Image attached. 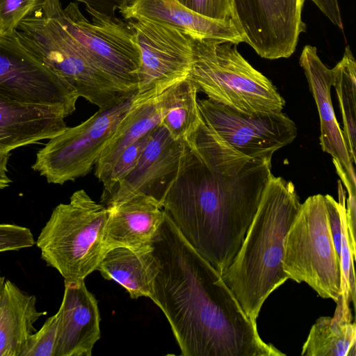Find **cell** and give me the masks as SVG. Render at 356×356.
Returning <instances> with one entry per match:
<instances>
[{
	"label": "cell",
	"mask_w": 356,
	"mask_h": 356,
	"mask_svg": "<svg viewBox=\"0 0 356 356\" xmlns=\"http://www.w3.org/2000/svg\"><path fill=\"white\" fill-rule=\"evenodd\" d=\"M185 141L191 154L162 208L222 275L238 252L273 175L272 156L241 154L202 118Z\"/></svg>",
	"instance_id": "1"
},
{
	"label": "cell",
	"mask_w": 356,
	"mask_h": 356,
	"mask_svg": "<svg viewBox=\"0 0 356 356\" xmlns=\"http://www.w3.org/2000/svg\"><path fill=\"white\" fill-rule=\"evenodd\" d=\"M152 252L149 298L168 319L181 355H286L261 339L256 320L245 314L221 274L165 212Z\"/></svg>",
	"instance_id": "2"
},
{
	"label": "cell",
	"mask_w": 356,
	"mask_h": 356,
	"mask_svg": "<svg viewBox=\"0 0 356 356\" xmlns=\"http://www.w3.org/2000/svg\"><path fill=\"white\" fill-rule=\"evenodd\" d=\"M300 205L293 184L272 175L238 252L221 275L253 320L268 297L289 279L283 269L284 238Z\"/></svg>",
	"instance_id": "3"
},
{
	"label": "cell",
	"mask_w": 356,
	"mask_h": 356,
	"mask_svg": "<svg viewBox=\"0 0 356 356\" xmlns=\"http://www.w3.org/2000/svg\"><path fill=\"white\" fill-rule=\"evenodd\" d=\"M14 34L29 54L99 110L111 109L136 95L119 87L89 60L54 14L48 0L22 20Z\"/></svg>",
	"instance_id": "4"
},
{
	"label": "cell",
	"mask_w": 356,
	"mask_h": 356,
	"mask_svg": "<svg viewBox=\"0 0 356 356\" xmlns=\"http://www.w3.org/2000/svg\"><path fill=\"white\" fill-rule=\"evenodd\" d=\"M108 210L83 190L73 193L68 203L57 205L35 244L41 257L64 280H84L96 270L105 252Z\"/></svg>",
	"instance_id": "5"
},
{
	"label": "cell",
	"mask_w": 356,
	"mask_h": 356,
	"mask_svg": "<svg viewBox=\"0 0 356 356\" xmlns=\"http://www.w3.org/2000/svg\"><path fill=\"white\" fill-rule=\"evenodd\" d=\"M191 38L193 63L188 78L208 99L246 113L282 111L284 98L273 83L241 56L236 44Z\"/></svg>",
	"instance_id": "6"
},
{
	"label": "cell",
	"mask_w": 356,
	"mask_h": 356,
	"mask_svg": "<svg viewBox=\"0 0 356 356\" xmlns=\"http://www.w3.org/2000/svg\"><path fill=\"white\" fill-rule=\"evenodd\" d=\"M283 269L289 279L305 282L323 298L341 296L340 257L335 249L325 197L301 203L284 238Z\"/></svg>",
	"instance_id": "7"
},
{
	"label": "cell",
	"mask_w": 356,
	"mask_h": 356,
	"mask_svg": "<svg viewBox=\"0 0 356 356\" xmlns=\"http://www.w3.org/2000/svg\"><path fill=\"white\" fill-rule=\"evenodd\" d=\"M48 1L89 60L119 87L136 94L140 51L127 22L86 8L92 17L90 22L76 3L63 8L60 0Z\"/></svg>",
	"instance_id": "8"
},
{
	"label": "cell",
	"mask_w": 356,
	"mask_h": 356,
	"mask_svg": "<svg viewBox=\"0 0 356 356\" xmlns=\"http://www.w3.org/2000/svg\"><path fill=\"white\" fill-rule=\"evenodd\" d=\"M134 96L111 109L98 110L80 124L67 127L49 139L38 152L33 170L48 183L61 185L88 174L128 112Z\"/></svg>",
	"instance_id": "9"
},
{
	"label": "cell",
	"mask_w": 356,
	"mask_h": 356,
	"mask_svg": "<svg viewBox=\"0 0 356 356\" xmlns=\"http://www.w3.org/2000/svg\"><path fill=\"white\" fill-rule=\"evenodd\" d=\"M127 20L140 58L136 96L147 99L159 95L188 76L193 63L189 35L152 20Z\"/></svg>",
	"instance_id": "10"
},
{
	"label": "cell",
	"mask_w": 356,
	"mask_h": 356,
	"mask_svg": "<svg viewBox=\"0 0 356 356\" xmlns=\"http://www.w3.org/2000/svg\"><path fill=\"white\" fill-rule=\"evenodd\" d=\"M204 122L241 154L251 157L273 156L297 136L295 123L284 113H246L209 99H197Z\"/></svg>",
	"instance_id": "11"
},
{
	"label": "cell",
	"mask_w": 356,
	"mask_h": 356,
	"mask_svg": "<svg viewBox=\"0 0 356 356\" xmlns=\"http://www.w3.org/2000/svg\"><path fill=\"white\" fill-rule=\"evenodd\" d=\"M0 93L17 102L76 109L75 89L29 54L15 34L0 38Z\"/></svg>",
	"instance_id": "12"
},
{
	"label": "cell",
	"mask_w": 356,
	"mask_h": 356,
	"mask_svg": "<svg viewBox=\"0 0 356 356\" xmlns=\"http://www.w3.org/2000/svg\"><path fill=\"white\" fill-rule=\"evenodd\" d=\"M306 0H233L244 42L261 58L290 57L306 31L302 13Z\"/></svg>",
	"instance_id": "13"
},
{
	"label": "cell",
	"mask_w": 356,
	"mask_h": 356,
	"mask_svg": "<svg viewBox=\"0 0 356 356\" xmlns=\"http://www.w3.org/2000/svg\"><path fill=\"white\" fill-rule=\"evenodd\" d=\"M191 154L186 141L174 138L161 123L151 133L135 168L102 197L106 208L136 194L149 195L162 206Z\"/></svg>",
	"instance_id": "14"
},
{
	"label": "cell",
	"mask_w": 356,
	"mask_h": 356,
	"mask_svg": "<svg viewBox=\"0 0 356 356\" xmlns=\"http://www.w3.org/2000/svg\"><path fill=\"white\" fill-rule=\"evenodd\" d=\"M59 108L13 100L0 93V190L11 183L8 160L13 150L51 139L66 128Z\"/></svg>",
	"instance_id": "15"
},
{
	"label": "cell",
	"mask_w": 356,
	"mask_h": 356,
	"mask_svg": "<svg viewBox=\"0 0 356 356\" xmlns=\"http://www.w3.org/2000/svg\"><path fill=\"white\" fill-rule=\"evenodd\" d=\"M64 283V295L57 312L55 356H91L101 336L97 301L84 280Z\"/></svg>",
	"instance_id": "16"
},
{
	"label": "cell",
	"mask_w": 356,
	"mask_h": 356,
	"mask_svg": "<svg viewBox=\"0 0 356 356\" xmlns=\"http://www.w3.org/2000/svg\"><path fill=\"white\" fill-rule=\"evenodd\" d=\"M300 65L307 79L320 118L321 149L332 157L335 169H341L351 186L356 188L353 163L346 148L341 129L332 104V70L321 60L316 47L306 45L300 56Z\"/></svg>",
	"instance_id": "17"
},
{
	"label": "cell",
	"mask_w": 356,
	"mask_h": 356,
	"mask_svg": "<svg viewBox=\"0 0 356 356\" xmlns=\"http://www.w3.org/2000/svg\"><path fill=\"white\" fill-rule=\"evenodd\" d=\"M107 209L105 251L115 247L151 250L153 238L165 216L158 201L139 193Z\"/></svg>",
	"instance_id": "18"
},
{
	"label": "cell",
	"mask_w": 356,
	"mask_h": 356,
	"mask_svg": "<svg viewBox=\"0 0 356 356\" xmlns=\"http://www.w3.org/2000/svg\"><path fill=\"white\" fill-rule=\"evenodd\" d=\"M125 19L142 18L166 24L181 30L191 38L244 42L231 21L209 18L184 6L177 0H131L119 10Z\"/></svg>",
	"instance_id": "19"
},
{
	"label": "cell",
	"mask_w": 356,
	"mask_h": 356,
	"mask_svg": "<svg viewBox=\"0 0 356 356\" xmlns=\"http://www.w3.org/2000/svg\"><path fill=\"white\" fill-rule=\"evenodd\" d=\"M165 98L166 90L147 99L136 95L133 97L128 112L95 165V175L102 183L109 175L122 151L161 122Z\"/></svg>",
	"instance_id": "20"
},
{
	"label": "cell",
	"mask_w": 356,
	"mask_h": 356,
	"mask_svg": "<svg viewBox=\"0 0 356 356\" xmlns=\"http://www.w3.org/2000/svg\"><path fill=\"white\" fill-rule=\"evenodd\" d=\"M36 297L6 280L0 297V356H19L34 323L45 312L36 309Z\"/></svg>",
	"instance_id": "21"
},
{
	"label": "cell",
	"mask_w": 356,
	"mask_h": 356,
	"mask_svg": "<svg viewBox=\"0 0 356 356\" xmlns=\"http://www.w3.org/2000/svg\"><path fill=\"white\" fill-rule=\"evenodd\" d=\"M96 270L104 279L122 286L132 299L150 296L154 274L152 248H110L104 252Z\"/></svg>",
	"instance_id": "22"
},
{
	"label": "cell",
	"mask_w": 356,
	"mask_h": 356,
	"mask_svg": "<svg viewBox=\"0 0 356 356\" xmlns=\"http://www.w3.org/2000/svg\"><path fill=\"white\" fill-rule=\"evenodd\" d=\"M333 317L321 316L311 327L302 356H355L356 327L340 299Z\"/></svg>",
	"instance_id": "23"
},
{
	"label": "cell",
	"mask_w": 356,
	"mask_h": 356,
	"mask_svg": "<svg viewBox=\"0 0 356 356\" xmlns=\"http://www.w3.org/2000/svg\"><path fill=\"white\" fill-rule=\"evenodd\" d=\"M198 90L195 82L188 77L166 90L165 112L161 124L175 139L185 140L200 122Z\"/></svg>",
	"instance_id": "24"
},
{
	"label": "cell",
	"mask_w": 356,
	"mask_h": 356,
	"mask_svg": "<svg viewBox=\"0 0 356 356\" xmlns=\"http://www.w3.org/2000/svg\"><path fill=\"white\" fill-rule=\"evenodd\" d=\"M332 70L333 86L343 121V140L353 163L356 162V62L349 46Z\"/></svg>",
	"instance_id": "25"
},
{
	"label": "cell",
	"mask_w": 356,
	"mask_h": 356,
	"mask_svg": "<svg viewBox=\"0 0 356 356\" xmlns=\"http://www.w3.org/2000/svg\"><path fill=\"white\" fill-rule=\"evenodd\" d=\"M152 130L122 151L102 183L104 187L102 195L109 193L135 168L150 138Z\"/></svg>",
	"instance_id": "26"
},
{
	"label": "cell",
	"mask_w": 356,
	"mask_h": 356,
	"mask_svg": "<svg viewBox=\"0 0 356 356\" xmlns=\"http://www.w3.org/2000/svg\"><path fill=\"white\" fill-rule=\"evenodd\" d=\"M43 0H0V38L13 35L21 22L34 13Z\"/></svg>",
	"instance_id": "27"
},
{
	"label": "cell",
	"mask_w": 356,
	"mask_h": 356,
	"mask_svg": "<svg viewBox=\"0 0 356 356\" xmlns=\"http://www.w3.org/2000/svg\"><path fill=\"white\" fill-rule=\"evenodd\" d=\"M58 316L48 318L38 332L30 334L19 356H55Z\"/></svg>",
	"instance_id": "28"
},
{
	"label": "cell",
	"mask_w": 356,
	"mask_h": 356,
	"mask_svg": "<svg viewBox=\"0 0 356 356\" xmlns=\"http://www.w3.org/2000/svg\"><path fill=\"white\" fill-rule=\"evenodd\" d=\"M186 8L205 17L232 22L241 32L233 0H177ZM242 35V33H241Z\"/></svg>",
	"instance_id": "29"
},
{
	"label": "cell",
	"mask_w": 356,
	"mask_h": 356,
	"mask_svg": "<svg viewBox=\"0 0 356 356\" xmlns=\"http://www.w3.org/2000/svg\"><path fill=\"white\" fill-rule=\"evenodd\" d=\"M35 241L31 230L12 224H0V252L32 247Z\"/></svg>",
	"instance_id": "30"
},
{
	"label": "cell",
	"mask_w": 356,
	"mask_h": 356,
	"mask_svg": "<svg viewBox=\"0 0 356 356\" xmlns=\"http://www.w3.org/2000/svg\"><path fill=\"white\" fill-rule=\"evenodd\" d=\"M330 228L334 245L338 255L340 257L341 245V205L331 195H324Z\"/></svg>",
	"instance_id": "31"
},
{
	"label": "cell",
	"mask_w": 356,
	"mask_h": 356,
	"mask_svg": "<svg viewBox=\"0 0 356 356\" xmlns=\"http://www.w3.org/2000/svg\"><path fill=\"white\" fill-rule=\"evenodd\" d=\"M81 2L86 8L107 17L115 18V11L125 6L131 0H75Z\"/></svg>",
	"instance_id": "32"
},
{
	"label": "cell",
	"mask_w": 356,
	"mask_h": 356,
	"mask_svg": "<svg viewBox=\"0 0 356 356\" xmlns=\"http://www.w3.org/2000/svg\"><path fill=\"white\" fill-rule=\"evenodd\" d=\"M330 19V21L343 30V23L338 0H310Z\"/></svg>",
	"instance_id": "33"
},
{
	"label": "cell",
	"mask_w": 356,
	"mask_h": 356,
	"mask_svg": "<svg viewBox=\"0 0 356 356\" xmlns=\"http://www.w3.org/2000/svg\"><path fill=\"white\" fill-rule=\"evenodd\" d=\"M0 274H1V271H0ZM5 282H6L5 277L1 276L0 275V297H1V293L3 292V290Z\"/></svg>",
	"instance_id": "34"
}]
</instances>
